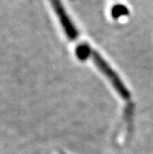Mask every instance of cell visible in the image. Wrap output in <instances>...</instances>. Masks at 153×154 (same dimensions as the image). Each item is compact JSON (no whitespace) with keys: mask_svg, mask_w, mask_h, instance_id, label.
I'll list each match as a JSON object with an SVG mask.
<instances>
[{"mask_svg":"<svg viewBox=\"0 0 153 154\" xmlns=\"http://www.w3.org/2000/svg\"><path fill=\"white\" fill-rule=\"evenodd\" d=\"M110 14H112V18L118 19L119 17H122V16L127 15L128 14V9L126 8V6L122 5V4H115L112 8Z\"/></svg>","mask_w":153,"mask_h":154,"instance_id":"cell-2","label":"cell"},{"mask_svg":"<svg viewBox=\"0 0 153 154\" xmlns=\"http://www.w3.org/2000/svg\"><path fill=\"white\" fill-rule=\"evenodd\" d=\"M74 42H77L76 46V56L80 61H86L87 59H93L97 52L93 49L87 43L79 42V38L76 39Z\"/></svg>","mask_w":153,"mask_h":154,"instance_id":"cell-1","label":"cell"}]
</instances>
